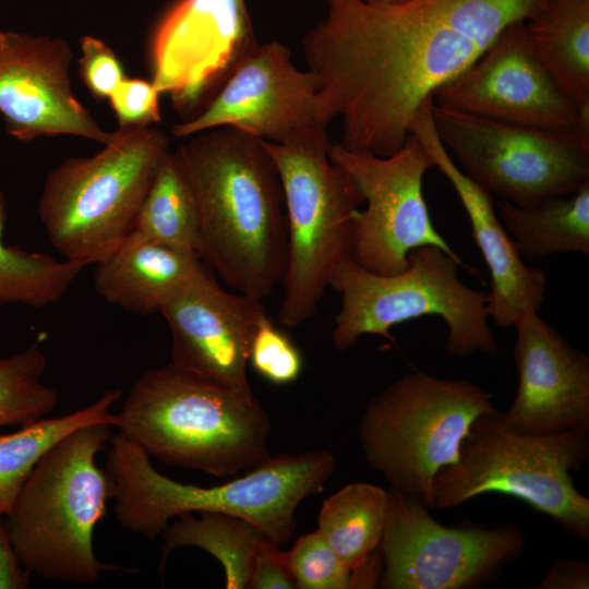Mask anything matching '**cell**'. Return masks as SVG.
<instances>
[{"instance_id":"cell-1","label":"cell","mask_w":589,"mask_h":589,"mask_svg":"<svg viewBox=\"0 0 589 589\" xmlns=\"http://www.w3.org/2000/svg\"><path fill=\"white\" fill-rule=\"evenodd\" d=\"M540 1L325 0L302 44L320 82L321 123L340 119L347 149L394 154L422 105Z\"/></svg>"},{"instance_id":"cell-2","label":"cell","mask_w":589,"mask_h":589,"mask_svg":"<svg viewBox=\"0 0 589 589\" xmlns=\"http://www.w3.org/2000/svg\"><path fill=\"white\" fill-rule=\"evenodd\" d=\"M200 215L199 256L237 292L263 301L288 252L283 189L265 141L223 127L177 151Z\"/></svg>"},{"instance_id":"cell-3","label":"cell","mask_w":589,"mask_h":589,"mask_svg":"<svg viewBox=\"0 0 589 589\" xmlns=\"http://www.w3.org/2000/svg\"><path fill=\"white\" fill-rule=\"evenodd\" d=\"M109 442L105 471L115 517L124 529L151 540L181 514L213 512L249 521L281 546L293 536L300 503L321 492L336 469L327 450L284 453L238 479L204 488L161 474L149 455L121 432Z\"/></svg>"},{"instance_id":"cell-4","label":"cell","mask_w":589,"mask_h":589,"mask_svg":"<svg viewBox=\"0 0 589 589\" xmlns=\"http://www.w3.org/2000/svg\"><path fill=\"white\" fill-rule=\"evenodd\" d=\"M117 419L119 432L170 466L230 477L272 457L271 419L253 393L171 362L133 383Z\"/></svg>"},{"instance_id":"cell-5","label":"cell","mask_w":589,"mask_h":589,"mask_svg":"<svg viewBox=\"0 0 589 589\" xmlns=\"http://www.w3.org/2000/svg\"><path fill=\"white\" fill-rule=\"evenodd\" d=\"M111 424L79 428L53 444L29 473L7 518L22 565L45 579L95 584L104 572H135L98 560L94 530L106 514L111 488L97 454Z\"/></svg>"},{"instance_id":"cell-6","label":"cell","mask_w":589,"mask_h":589,"mask_svg":"<svg viewBox=\"0 0 589 589\" xmlns=\"http://www.w3.org/2000/svg\"><path fill=\"white\" fill-rule=\"evenodd\" d=\"M326 127L316 124L279 143L265 141L278 171L288 252L277 320L297 327L313 316L332 277L350 257L363 199L329 157Z\"/></svg>"},{"instance_id":"cell-7","label":"cell","mask_w":589,"mask_h":589,"mask_svg":"<svg viewBox=\"0 0 589 589\" xmlns=\"http://www.w3.org/2000/svg\"><path fill=\"white\" fill-rule=\"evenodd\" d=\"M588 457V430L516 433L494 410L473 421L457 461L435 474L431 507L448 509L484 493H503L588 541L589 498L578 492L572 477Z\"/></svg>"},{"instance_id":"cell-8","label":"cell","mask_w":589,"mask_h":589,"mask_svg":"<svg viewBox=\"0 0 589 589\" xmlns=\"http://www.w3.org/2000/svg\"><path fill=\"white\" fill-rule=\"evenodd\" d=\"M407 260V266L392 275L366 271L351 257L339 264L329 284L341 296L332 333L334 347L351 349L363 335L394 340V326L435 315L447 326L444 348L448 354H496L498 345L489 326V292L459 279L461 259L424 245L411 250Z\"/></svg>"},{"instance_id":"cell-9","label":"cell","mask_w":589,"mask_h":589,"mask_svg":"<svg viewBox=\"0 0 589 589\" xmlns=\"http://www.w3.org/2000/svg\"><path fill=\"white\" fill-rule=\"evenodd\" d=\"M112 133L95 155L63 160L45 180L38 216L65 260L96 264L121 243L169 152L168 137L158 129Z\"/></svg>"},{"instance_id":"cell-10","label":"cell","mask_w":589,"mask_h":589,"mask_svg":"<svg viewBox=\"0 0 589 589\" xmlns=\"http://www.w3.org/2000/svg\"><path fill=\"white\" fill-rule=\"evenodd\" d=\"M494 410L492 395L473 382L414 370L366 404L359 441L368 464L392 489L432 508L435 474L457 461L473 421Z\"/></svg>"},{"instance_id":"cell-11","label":"cell","mask_w":589,"mask_h":589,"mask_svg":"<svg viewBox=\"0 0 589 589\" xmlns=\"http://www.w3.org/2000/svg\"><path fill=\"white\" fill-rule=\"evenodd\" d=\"M434 127L458 167L490 194L518 206L589 182V137L432 106Z\"/></svg>"},{"instance_id":"cell-12","label":"cell","mask_w":589,"mask_h":589,"mask_svg":"<svg viewBox=\"0 0 589 589\" xmlns=\"http://www.w3.org/2000/svg\"><path fill=\"white\" fill-rule=\"evenodd\" d=\"M380 550L385 589H465L495 576L522 553L524 533L514 525L446 527L418 496L389 488Z\"/></svg>"},{"instance_id":"cell-13","label":"cell","mask_w":589,"mask_h":589,"mask_svg":"<svg viewBox=\"0 0 589 589\" xmlns=\"http://www.w3.org/2000/svg\"><path fill=\"white\" fill-rule=\"evenodd\" d=\"M330 159L351 178L363 199L350 257L366 271L392 275L402 271L411 250L434 245L459 257L434 227L423 195L424 173L434 167L410 134L394 154L377 156L330 143Z\"/></svg>"},{"instance_id":"cell-14","label":"cell","mask_w":589,"mask_h":589,"mask_svg":"<svg viewBox=\"0 0 589 589\" xmlns=\"http://www.w3.org/2000/svg\"><path fill=\"white\" fill-rule=\"evenodd\" d=\"M438 107L589 137V106L577 104L534 51L525 25H507L458 76L432 96Z\"/></svg>"},{"instance_id":"cell-15","label":"cell","mask_w":589,"mask_h":589,"mask_svg":"<svg viewBox=\"0 0 589 589\" xmlns=\"http://www.w3.org/2000/svg\"><path fill=\"white\" fill-rule=\"evenodd\" d=\"M256 45L245 0H178L153 32L151 82L192 112Z\"/></svg>"},{"instance_id":"cell-16","label":"cell","mask_w":589,"mask_h":589,"mask_svg":"<svg viewBox=\"0 0 589 589\" xmlns=\"http://www.w3.org/2000/svg\"><path fill=\"white\" fill-rule=\"evenodd\" d=\"M318 91L317 76L310 70L298 69L285 45H256L204 109L175 124L172 133L185 137L229 127L279 143L304 129L323 125L318 118Z\"/></svg>"},{"instance_id":"cell-17","label":"cell","mask_w":589,"mask_h":589,"mask_svg":"<svg viewBox=\"0 0 589 589\" xmlns=\"http://www.w3.org/2000/svg\"><path fill=\"white\" fill-rule=\"evenodd\" d=\"M71 47L62 38L0 28V113L23 142L74 135L103 145L112 139L75 97Z\"/></svg>"},{"instance_id":"cell-18","label":"cell","mask_w":589,"mask_h":589,"mask_svg":"<svg viewBox=\"0 0 589 589\" xmlns=\"http://www.w3.org/2000/svg\"><path fill=\"white\" fill-rule=\"evenodd\" d=\"M159 313L171 336V363L212 382L252 393L247 369L262 301L224 289L204 269L173 293Z\"/></svg>"},{"instance_id":"cell-19","label":"cell","mask_w":589,"mask_h":589,"mask_svg":"<svg viewBox=\"0 0 589 589\" xmlns=\"http://www.w3.org/2000/svg\"><path fill=\"white\" fill-rule=\"evenodd\" d=\"M513 359L518 389L502 413L506 428L522 434L589 430V358L572 346L538 311L514 325Z\"/></svg>"},{"instance_id":"cell-20","label":"cell","mask_w":589,"mask_h":589,"mask_svg":"<svg viewBox=\"0 0 589 589\" xmlns=\"http://www.w3.org/2000/svg\"><path fill=\"white\" fill-rule=\"evenodd\" d=\"M432 106V99L422 105L410 134L423 145L465 208L473 241L490 273V318L503 328L514 326L526 312H539L544 303L548 275L524 263L497 216L492 194L469 178L444 147L434 127Z\"/></svg>"},{"instance_id":"cell-21","label":"cell","mask_w":589,"mask_h":589,"mask_svg":"<svg viewBox=\"0 0 589 589\" xmlns=\"http://www.w3.org/2000/svg\"><path fill=\"white\" fill-rule=\"evenodd\" d=\"M95 265L97 293L108 303L140 315L159 313L166 301L205 267L197 253L148 241L133 231Z\"/></svg>"},{"instance_id":"cell-22","label":"cell","mask_w":589,"mask_h":589,"mask_svg":"<svg viewBox=\"0 0 589 589\" xmlns=\"http://www.w3.org/2000/svg\"><path fill=\"white\" fill-rule=\"evenodd\" d=\"M496 211L522 260L569 252L589 254V182L530 206L500 199Z\"/></svg>"},{"instance_id":"cell-23","label":"cell","mask_w":589,"mask_h":589,"mask_svg":"<svg viewBox=\"0 0 589 589\" xmlns=\"http://www.w3.org/2000/svg\"><path fill=\"white\" fill-rule=\"evenodd\" d=\"M525 25L558 84L577 104L589 106V0H541Z\"/></svg>"},{"instance_id":"cell-24","label":"cell","mask_w":589,"mask_h":589,"mask_svg":"<svg viewBox=\"0 0 589 589\" xmlns=\"http://www.w3.org/2000/svg\"><path fill=\"white\" fill-rule=\"evenodd\" d=\"M121 395L120 388L107 390L85 408L0 434V516L10 514L34 466L59 440L89 424L108 423L116 428L117 414L110 410Z\"/></svg>"},{"instance_id":"cell-25","label":"cell","mask_w":589,"mask_h":589,"mask_svg":"<svg viewBox=\"0 0 589 589\" xmlns=\"http://www.w3.org/2000/svg\"><path fill=\"white\" fill-rule=\"evenodd\" d=\"M387 508V490L365 482L350 483L323 502L316 530L356 573L380 546Z\"/></svg>"},{"instance_id":"cell-26","label":"cell","mask_w":589,"mask_h":589,"mask_svg":"<svg viewBox=\"0 0 589 589\" xmlns=\"http://www.w3.org/2000/svg\"><path fill=\"white\" fill-rule=\"evenodd\" d=\"M161 534L165 543L161 548L160 569L177 548L196 546L220 563L227 589L247 588L254 556L262 542L268 539L244 519L213 512L181 514L175 517V521Z\"/></svg>"},{"instance_id":"cell-27","label":"cell","mask_w":589,"mask_h":589,"mask_svg":"<svg viewBox=\"0 0 589 589\" xmlns=\"http://www.w3.org/2000/svg\"><path fill=\"white\" fill-rule=\"evenodd\" d=\"M132 231L158 244L199 252V206L177 152L169 151L160 164Z\"/></svg>"},{"instance_id":"cell-28","label":"cell","mask_w":589,"mask_h":589,"mask_svg":"<svg viewBox=\"0 0 589 589\" xmlns=\"http://www.w3.org/2000/svg\"><path fill=\"white\" fill-rule=\"evenodd\" d=\"M5 200L0 191V308L24 304L40 309L57 303L87 265L5 245Z\"/></svg>"},{"instance_id":"cell-29","label":"cell","mask_w":589,"mask_h":589,"mask_svg":"<svg viewBox=\"0 0 589 589\" xmlns=\"http://www.w3.org/2000/svg\"><path fill=\"white\" fill-rule=\"evenodd\" d=\"M46 369L39 340L0 358V429L32 423L53 410L58 393L41 382Z\"/></svg>"},{"instance_id":"cell-30","label":"cell","mask_w":589,"mask_h":589,"mask_svg":"<svg viewBox=\"0 0 589 589\" xmlns=\"http://www.w3.org/2000/svg\"><path fill=\"white\" fill-rule=\"evenodd\" d=\"M284 555L296 589L360 588L356 573L340 561L317 530L299 537Z\"/></svg>"},{"instance_id":"cell-31","label":"cell","mask_w":589,"mask_h":589,"mask_svg":"<svg viewBox=\"0 0 589 589\" xmlns=\"http://www.w3.org/2000/svg\"><path fill=\"white\" fill-rule=\"evenodd\" d=\"M249 364L275 385L294 382L302 371V356L291 338L264 315L252 339Z\"/></svg>"},{"instance_id":"cell-32","label":"cell","mask_w":589,"mask_h":589,"mask_svg":"<svg viewBox=\"0 0 589 589\" xmlns=\"http://www.w3.org/2000/svg\"><path fill=\"white\" fill-rule=\"evenodd\" d=\"M159 96L152 82L125 76L108 98L118 128H146L159 122Z\"/></svg>"},{"instance_id":"cell-33","label":"cell","mask_w":589,"mask_h":589,"mask_svg":"<svg viewBox=\"0 0 589 589\" xmlns=\"http://www.w3.org/2000/svg\"><path fill=\"white\" fill-rule=\"evenodd\" d=\"M80 48L82 81L95 98H109L125 77L117 55L105 41L92 35L81 38Z\"/></svg>"},{"instance_id":"cell-34","label":"cell","mask_w":589,"mask_h":589,"mask_svg":"<svg viewBox=\"0 0 589 589\" xmlns=\"http://www.w3.org/2000/svg\"><path fill=\"white\" fill-rule=\"evenodd\" d=\"M249 589H296L286 565L284 551L274 541L262 542L251 565Z\"/></svg>"},{"instance_id":"cell-35","label":"cell","mask_w":589,"mask_h":589,"mask_svg":"<svg viewBox=\"0 0 589 589\" xmlns=\"http://www.w3.org/2000/svg\"><path fill=\"white\" fill-rule=\"evenodd\" d=\"M31 572L19 560L12 544L5 516H0V589H25Z\"/></svg>"},{"instance_id":"cell-36","label":"cell","mask_w":589,"mask_h":589,"mask_svg":"<svg viewBox=\"0 0 589 589\" xmlns=\"http://www.w3.org/2000/svg\"><path fill=\"white\" fill-rule=\"evenodd\" d=\"M536 588L588 589L589 566L581 560L557 558Z\"/></svg>"},{"instance_id":"cell-37","label":"cell","mask_w":589,"mask_h":589,"mask_svg":"<svg viewBox=\"0 0 589 589\" xmlns=\"http://www.w3.org/2000/svg\"><path fill=\"white\" fill-rule=\"evenodd\" d=\"M365 1L376 2V3H384V4H398V3L406 2L408 0H365Z\"/></svg>"}]
</instances>
